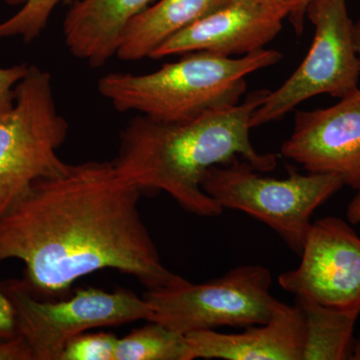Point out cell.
I'll list each match as a JSON object with an SVG mask.
<instances>
[{
  "label": "cell",
  "mask_w": 360,
  "mask_h": 360,
  "mask_svg": "<svg viewBox=\"0 0 360 360\" xmlns=\"http://www.w3.org/2000/svg\"><path fill=\"white\" fill-rule=\"evenodd\" d=\"M143 75L112 72L97 89L120 112H136L161 122L193 120L210 111L236 105L251 73L276 65L283 54L262 49L240 58L208 51L187 53Z\"/></svg>",
  "instance_id": "3"
},
{
  "label": "cell",
  "mask_w": 360,
  "mask_h": 360,
  "mask_svg": "<svg viewBox=\"0 0 360 360\" xmlns=\"http://www.w3.org/2000/svg\"><path fill=\"white\" fill-rule=\"evenodd\" d=\"M115 360H191L186 336L163 324L148 321L118 338Z\"/></svg>",
  "instance_id": "16"
},
{
  "label": "cell",
  "mask_w": 360,
  "mask_h": 360,
  "mask_svg": "<svg viewBox=\"0 0 360 360\" xmlns=\"http://www.w3.org/2000/svg\"><path fill=\"white\" fill-rule=\"evenodd\" d=\"M231 0H160L130 21L118 44L123 61L150 58L170 37L229 4Z\"/></svg>",
  "instance_id": "14"
},
{
  "label": "cell",
  "mask_w": 360,
  "mask_h": 360,
  "mask_svg": "<svg viewBox=\"0 0 360 360\" xmlns=\"http://www.w3.org/2000/svg\"><path fill=\"white\" fill-rule=\"evenodd\" d=\"M269 92H251L243 103L186 122H161L136 115L120 132L113 163L141 193L165 191L186 212L219 217L224 210L201 188L210 167L239 158L262 174L276 167V155L259 153L250 141L251 116Z\"/></svg>",
  "instance_id": "2"
},
{
  "label": "cell",
  "mask_w": 360,
  "mask_h": 360,
  "mask_svg": "<svg viewBox=\"0 0 360 360\" xmlns=\"http://www.w3.org/2000/svg\"><path fill=\"white\" fill-rule=\"evenodd\" d=\"M141 194L113 161L68 165L0 217V262H22L23 283L45 297H63L77 279L103 269L148 290L179 283L184 277L163 264L141 219Z\"/></svg>",
  "instance_id": "1"
},
{
  "label": "cell",
  "mask_w": 360,
  "mask_h": 360,
  "mask_svg": "<svg viewBox=\"0 0 360 360\" xmlns=\"http://www.w3.org/2000/svg\"><path fill=\"white\" fill-rule=\"evenodd\" d=\"M155 0H77L63 21L68 51L99 68L116 56L127 25Z\"/></svg>",
  "instance_id": "13"
},
{
  "label": "cell",
  "mask_w": 360,
  "mask_h": 360,
  "mask_svg": "<svg viewBox=\"0 0 360 360\" xmlns=\"http://www.w3.org/2000/svg\"><path fill=\"white\" fill-rule=\"evenodd\" d=\"M258 1L264 4V6L270 7V8L276 9L284 14L286 18L291 13V11L295 9L298 0H258Z\"/></svg>",
  "instance_id": "23"
},
{
  "label": "cell",
  "mask_w": 360,
  "mask_h": 360,
  "mask_svg": "<svg viewBox=\"0 0 360 360\" xmlns=\"http://www.w3.org/2000/svg\"><path fill=\"white\" fill-rule=\"evenodd\" d=\"M283 158L309 174H333L360 191V89L328 108L297 111Z\"/></svg>",
  "instance_id": "10"
},
{
  "label": "cell",
  "mask_w": 360,
  "mask_h": 360,
  "mask_svg": "<svg viewBox=\"0 0 360 360\" xmlns=\"http://www.w3.org/2000/svg\"><path fill=\"white\" fill-rule=\"evenodd\" d=\"M0 288L11 300L18 335L32 360H60L66 343L90 329L148 321L151 309L143 296L129 290H77L68 300H40L26 284L8 281Z\"/></svg>",
  "instance_id": "7"
},
{
  "label": "cell",
  "mask_w": 360,
  "mask_h": 360,
  "mask_svg": "<svg viewBox=\"0 0 360 360\" xmlns=\"http://www.w3.org/2000/svg\"><path fill=\"white\" fill-rule=\"evenodd\" d=\"M296 269L278 276L296 298L360 311V238L338 217L312 222Z\"/></svg>",
  "instance_id": "9"
},
{
  "label": "cell",
  "mask_w": 360,
  "mask_h": 360,
  "mask_svg": "<svg viewBox=\"0 0 360 360\" xmlns=\"http://www.w3.org/2000/svg\"><path fill=\"white\" fill-rule=\"evenodd\" d=\"M286 16L258 0L229 4L170 37L151 59L208 51L219 56H246L262 51L283 28Z\"/></svg>",
  "instance_id": "11"
},
{
  "label": "cell",
  "mask_w": 360,
  "mask_h": 360,
  "mask_svg": "<svg viewBox=\"0 0 360 360\" xmlns=\"http://www.w3.org/2000/svg\"><path fill=\"white\" fill-rule=\"evenodd\" d=\"M30 65H22L0 68V116L13 108L15 99V89L27 73Z\"/></svg>",
  "instance_id": "19"
},
{
  "label": "cell",
  "mask_w": 360,
  "mask_h": 360,
  "mask_svg": "<svg viewBox=\"0 0 360 360\" xmlns=\"http://www.w3.org/2000/svg\"><path fill=\"white\" fill-rule=\"evenodd\" d=\"M350 359L360 360V335L356 338H354V342H352Z\"/></svg>",
  "instance_id": "25"
},
{
  "label": "cell",
  "mask_w": 360,
  "mask_h": 360,
  "mask_svg": "<svg viewBox=\"0 0 360 360\" xmlns=\"http://www.w3.org/2000/svg\"><path fill=\"white\" fill-rule=\"evenodd\" d=\"M347 219L350 224H360V191L347 207Z\"/></svg>",
  "instance_id": "24"
},
{
  "label": "cell",
  "mask_w": 360,
  "mask_h": 360,
  "mask_svg": "<svg viewBox=\"0 0 360 360\" xmlns=\"http://www.w3.org/2000/svg\"><path fill=\"white\" fill-rule=\"evenodd\" d=\"M70 131L59 112L49 71L30 65L15 89L13 108L0 116V217L37 180L65 172L58 149Z\"/></svg>",
  "instance_id": "4"
},
{
  "label": "cell",
  "mask_w": 360,
  "mask_h": 360,
  "mask_svg": "<svg viewBox=\"0 0 360 360\" xmlns=\"http://www.w3.org/2000/svg\"><path fill=\"white\" fill-rule=\"evenodd\" d=\"M271 272L262 265H241L205 283L186 278L174 285L148 290V321L180 335L229 326L248 328L266 323L278 305L270 293Z\"/></svg>",
  "instance_id": "6"
},
{
  "label": "cell",
  "mask_w": 360,
  "mask_h": 360,
  "mask_svg": "<svg viewBox=\"0 0 360 360\" xmlns=\"http://www.w3.org/2000/svg\"><path fill=\"white\" fill-rule=\"evenodd\" d=\"M189 359L302 360L304 319L297 304L281 302L266 323L240 333L214 329L186 335Z\"/></svg>",
  "instance_id": "12"
},
{
  "label": "cell",
  "mask_w": 360,
  "mask_h": 360,
  "mask_svg": "<svg viewBox=\"0 0 360 360\" xmlns=\"http://www.w3.org/2000/svg\"><path fill=\"white\" fill-rule=\"evenodd\" d=\"M309 2V0H298L295 9L288 15L291 25H292L297 35L302 34L303 32L305 16H307V6Z\"/></svg>",
  "instance_id": "22"
},
{
  "label": "cell",
  "mask_w": 360,
  "mask_h": 360,
  "mask_svg": "<svg viewBox=\"0 0 360 360\" xmlns=\"http://www.w3.org/2000/svg\"><path fill=\"white\" fill-rule=\"evenodd\" d=\"M117 340L112 333H82L66 343L60 360H115Z\"/></svg>",
  "instance_id": "18"
},
{
  "label": "cell",
  "mask_w": 360,
  "mask_h": 360,
  "mask_svg": "<svg viewBox=\"0 0 360 360\" xmlns=\"http://www.w3.org/2000/svg\"><path fill=\"white\" fill-rule=\"evenodd\" d=\"M0 360H32L30 347L20 335L0 340Z\"/></svg>",
  "instance_id": "21"
},
{
  "label": "cell",
  "mask_w": 360,
  "mask_h": 360,
  "mask_svg": "<svg viewBox=\"0 0 360 360\" xmlns=\"http://www.w3.org/2000/svg\"><path fill=\"white\" fill-rule=\"evenodd\" d=\"M307 16L315 28L309 53L292 75L279 89L269 91L255 110L251 129L279 120L319 94L340 99L359 89L360 63L347 0H309Z\"/></svg>",
  "instance_id": "8"
},
{
  "label": "cell",
  "mask_w": 360,
  "mask_h": 360,
  "mask_svg": "<svg viewBox=\"0 0 360 360\" xmlns=\"http://www.w3.org/2000/svg\"><path fill=\"white\" fill-rule=\"evenodd\" d=\"M11 6H21L18 13L0 22V39H22L28 44L39 39L51 20L54 9L77 0H1Z\"/></svg>",
  "instance_id": "17"
},
{
  "label": "cell",
  "mask_w": 360,
  "mask_h": 360,
  "mask_svg": "<svg viewBox=\"0 0 360 360\" xmlns=\"http://www.w3.org/2000/svg\"><path fill=\"white\" fill-rule=\"evenodd\" d=\"M260 174L236 158L210 167L201 188L222 210H238L264 222L300 257L315 210L345 184L333 174L290 172L277 179Z\"/></svg>",
  "instance_id": "5"
},
{
  "label": "cell",
  "mask_w": 360,
  "mask_h": 360,
  "mask_svg": "<svg viewBox=\"0 0 360 360\" xmlns=\"http://www.w3.org/2000/svg\"><path fill=\"white\" fill-rule=\"evenodd\" d=\"M354 44L360 63V20L354 25Z\"/></svg>",
  "instance_id": "26"
},
{
  "label": "cell",
  "mask_w": 360,
  "mask_h": 360,
  "mask_svg": "<svg viewBox=\"0 0 360 360\" xmlns=\"http://www.w3.org/2000/svg\"><path fill=\"white\" fill-rule=\"evenodd\" d=\"M304 319L302 360H347L352 355L359 310L333 309L295 297Z\"/></svg>",
  "instance_id": "15"
},
{
  "label": "cell",
  "mask_w": 360,
  "mask_h": 360,
  "mask_svg": "<svg viewBox=\"0 0 360 360\" xmlns=\"http://www.w3.org/2000/svg\"><path fill=\"white\" fill-rule=\"evenodd\" d=\"M15 336H18V328L13 304L0 288V340H11Z\"/></svg>",
  "instance_id": "20"
}]
</instances>
